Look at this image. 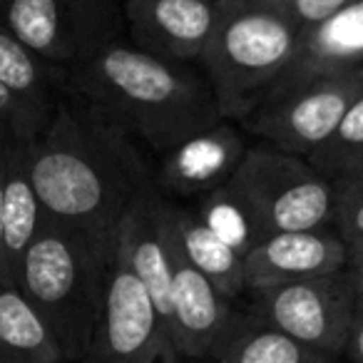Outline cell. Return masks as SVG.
<instances>
[{
    "mask_svg": "<svg viewBox=\"0 0 363 363\" xmlns=\"http://www.w3.org/2000/svg\"><path fill=\"white\" fill-rule=\"evenodd\" d=\"M28 162L45 217L105 242H117L122 219L152 184L145 147L72 92L28 145Z\"/></svg>",
    "mask_w": 363,
    "mask_h": 363,
    "instance_id": "1",
    "label": "cell"
},
{
    "mask_svg": "<svg viewBox=\"0 0 363 363\" xmlns=\"http://www.w3.org/2000/svg\"><path fill=\"white\" fill-rule=\"evenodd\" d=\"M67 92L95 105L160 157L224 120L199 65L152 55L130 40H115L67 72Z\"/></svg>",
    "mask_w": 363,
    "mask_h": 363,
    "instance_id": "2",
    "label": "cell"
},
{
    "mask_svg": "<svg viewBox=\"0 0 363 363\" xmlns=\"http://www.w3.org/2000/svg\"><path fill=\"white\" fill-rule=\"evenodd\" d=\"M115 247L48 219L23 257L16 286L52 328L67 363L90 353Z\"/></svg>",
    "mask_w": 363,
    "mask_h": 363,
    "instance_id": "3",
    "label": "cell"
},
{
    "mask_svg": "<svg viewBox=\"0 0 363 363\" xmlns=\"http://www.w3.org/2000/svg\"><path fill=\"white\" fill-rule=\"evenodd\" d=\"M301 28L284 6L219 0L217 26L199 57L224 120L242 122L296 52Z\"/></svg>",
    "mask_w": 363,
    "mask_h": 363,
    "instance_id": "4",
    "label": "cell"
},
{
    "mask_svg": "<svg viewBox=\"0 0 363 363\" xmlns=\"http://www.w3.org/2000/svg\"><path fill=\"white\" fill-rule=\"evenodd\" d=\"M229 184L264 239L333 227V179L301 155L269 145L249 147Z\"/></svg>",
    "mask_w": 363,
    "mask_h": 363,
    "instance_id": "5",
    "label": "cell"
},
{
    "mask_svg": "<svg viewBox=\"0 0 363 363\" xmlns=\"http://www.w3.org/2000/svg\"><path fill=\"white\" fill-rule=\"evenodd\" d=\"M0 23L70 72L122 40L125 0H0Z\"/></svg>",
    "mask_w": 363,
    "mask_h": 363,
    "instance_id": "6",
    "label": "cell"
},
{
    "mask_svg": "<svg viewBox=\"0 0 363 363\" xmlns=\"http://www.w3.org/2000/svg\"><path fill=\"white\" fill-rule=\"evenodd\" d=\"M361 90L363 70L316 77L264 95L239 125L264 145L308 157L333 135Z\"/></svg>",
    "mask_w": 363,
    "mask_h": 363,
    "instance_id": "7",
    "label": "cell"
},
{
    "mask_svg": "<svg viewBox=\"0 0 363 363\" xmlns=\"http://www.w3.org/2000/svg\"><path fill=\"white\" fill-rule=\"evenodd\" d=\"M169 328L145 284L115 247L105 298L85 363H174Z\"/></svg>",
    "mask_w": 363,
    "mask_h": 363,
    "instance_id": "8",
    "label": "cell"
},
{
    "mask_svg": "<svg viewBox=\"0 0 363 363\" xmlns=\"http://www.w3.org/2000/svg\"><path fill=\"white\" fill-rule=\"evenodd\" d=\"M252 294V311H257L274 328L316 351L343 356L356 313V291L346 269Z\"/></svg>",
    "mask_w": 363,
    "mask_h": 363,
    "instance_id": "9",
    "label": "cell"
},
{
    "mask_svg": "<svg viewBox=\"0 0 363 363\" xmlns=\"http://www.w3.org/2000/svg\"><path fill=\"white\" fill-rule=\"evenodd\" d=\"M247 150L242 125L219 120L164 152L152 172V184L172 202L199 199L232 179Z\"/></svg>",
    "mask_w": 363,
    "mask_h": 363,
    "instance_id": "10",
    "label": "cell"
},
{
    "mask_svg": "<svg viewBox=\"0 0 363 363\" xmlns=\"http://www.w3.org/2000/svg\"><path fill=\"white\" fill-rule=\"evenodd\" d=\"M234 298L172 247L169 336L177 358H214L232 326Z\"/></svg>",
    "mask_w": 363,
    "mask_h": 363,
    "instance_id": "11",
    "label": "cell"
},
{
    "mask_svg": "<svg viewBox=\"0 0 363 363\" xmlns=\"http://www.w3.org/2000/svg\"><path fill=\"white\" fill-rule=\"evenodd\" d=\"M217 16L219 0H125V33L140 50L197 65Z\"/></svg>",
    "mask_w": 363,
    "mask_h": 363,
    "instance_id": "12",
    "label": "cell"
},
{
    "mask_svg": "<svg viewBox=\"0 0 363 363\" xmlns=\"http://www.w3.org/2000/svg\"><path fill=\"white\" fill-rule=\"evenodd\" d=\"M348 267V247L333 227L279 232L244 254L247 291L336 274Z\"/></svg>",
    "mask_w": 363,
    "mask_h": 363,
    "instance_id": "13",
    "label": "cell"
},
{
    "mask_svg": "<svg viewBox=\"0 0 363 363\" xmlns=\"http://www.w3.org/2000/svg\"><path fill=\"white\" fill-rule=\"evenodd\" d=\"M117 252L135 277L145 284L160 316L169 328L172 296V244L164 224V197L155 184L132 204L117 229ZM172 338V336H169Z\"/></svg>",
    "mask_w": 363,
    "mask_h": 363,
    "instance_id": "14",
    "label": "cell"
},
{
    "mask_svg": "<svg viewBox=\"0 0 363 363\" xmlns=\"http://www.w3.org/2000/svg\"><path fill=\"white\" fill-rule=\"evenodd\" d=\"M353 70H363V0H351L331 18L306 28L291 62L269 92Z\"/></svg>",
    "mask_w": 363,
    "mask_h": 363,
    "instance_id": "15",
    "label": "cell"
},
{
    "mask_svg": "<svg viewBox=\"0 0 363 363\" xmlns=\"http://www.w3.org/2000/svg\"><path fill=\"white\" fill-rule=\"evenodd\" d=\"M164 224L169 244L177 254L202 272L229 298L247 291L244 284V254L209 229L192 207H182L164 197Z\"/></svg>",
    "mask_w": 363,
    "mask_h": 363,
    "instance_id": "16",
    "label": "cell"
},
{
    "mask_svg": "<svg viewBox=\"0 0 363 363\" xmlns=\"http://www.w3.org/2000/svg\"><path fill=\"white\" fill-rule=\"evenodd\" d=\"M48 217L40 204L30 177L28 145L6 150V182H3V229H6V252L11 267V281L16 284L26 252Z\"/></svg>",
    "mask_w": 363,
    "mask_h": 363,
    "instance_id": "17",
    "label": "cell"
},
{
    "mask_svg": "<svg viewBox=\"0 0 363 363\" xmlns=\"http://www.w3.org/2000/svg\"><path fill=\"white\" fill-rule=\"evenodd\" d=\"M217 363H338L341 358L316 351L267 323L257 311L237 313L219 346Z\"/></svg>",
    "mask_w": 363,
    "mask_h": 363,
    "instance_id": "18",
    "label": "cell"
},
{
    "mask_svg": "<svg viewBox=\"0 0 363 363\" xmlns=\"http://www.w3.org/2000/svg\"><path fill=\"white\" fill-rule=\"evenodd\" d=\"M0 363H67L52 328L16 284H0Z\"/></svg>",
    "mask_w": 363,
    "mask_h": 363,
    "instance_id": "19",
    "label": "cell"
},
{
    "mask_svg": "<svg viewBox=\"0 0 363 363\" xmlns=\"http://www.w3.org/2000/svg\"><path fill=\"white\" fill-rule=\"evenodd\" d=\"M0 82L48 115H52L57 102L67 95V70L43 60L3 23H0Z\"/></svg>",
    "mask_w": 363,
    "mask_h": 363,
    "instance_id": "20",
    "label": "cell"
},
{
    "mask_svg": "<svg viewBox=\"0 0 363 363\" xmlns=\"http://www.w3.org/2000/svg\"><path fill=\"white\" fill-rule=\"evenodd\" d=\"M194 202H197L192 207L194 214L242 254H247L259 242H264V234L259 232L249 209L244 207V202L239 199V194L234 192L229 182L214 189V192L194 199Z\"/></svg>",
    "mask_w": 363,
    "mask_h": 363,
    "instance_id": "21",
    "label": "cell"
},
{
    "mask_svg": "<svg viewBox=\"0 0 363 363\" xmlns=\"http://www.w3.org/2000/svg\"><path fill=\"white\" fill-rule=\"evenodd\" d=\"M326 177L363 169V90L356 95L333 135L306 157Z\"/></svg>",
    "mask_w": 363,
    "mask_h": 363,
    "instance_id": "22",
    "label": "cell"
},
{
    "mask_svg": "<svg viewBox=\"0 0 363 363\" xmlns=\"http://www.w3.org/2000/svg\"><path fill=\"white\" fill-rule=\"evenodd\" d=\"M50 115L0 82V150L30 145L45 130Z\"/></svg>",
    "mask_w": 363,
    "mask_h": 363,
    "instance_id": "23",
    "label": "cell"
},
{
    "mask_svg": "<svg viewBox=\"0 0 363 363\" xmlns=\"http://www.w3.org/2000/svg\"><path fill=\"white\" fill-rule=\"evenodd\" d=\"M333 229L346 247L363 244V169L333 177Z\"/></svg>",
    "mask_w": 363,
    "mask_h": 363,
    "instance_id": "24",
    "label": "cell"
},
{
    "mask_svg": "<svg viewBox=\"0 0 363 363\" xmlns=\"http://www.w3.org/2000/svg\"><path fill=\"white\" fill-rule=\"evenodd\" d=\"M348 3H351V0H289L284 8L291 13V18L296 21V26L301 28V33H303L306 28L331 18L333 13H338L343 6H348Z\"/></svg>",
    "mask_w": 363,
    "mask_h": 363,
    "instance_id": "25",
    "label": "cell"
},
{
    "mask_svg": "<svg viewBox=\"0 0 363 363\" xmlns=\"http://www.w3.org/2000/svg\"><path fill=\"white\" fill-rule=\"evenodd\" d=\"M343 356L351 363H363V306H358V303L351 321V331H348L346 348H343Z\"/></svg>",
    "mask_w": 363,
    "mask_h": 363,
    "instance_id": "26",
    "label": "cell"
},
{
    "mask_svg": "<svg viewBox=\"0 0 363 363\" xmlns=\"http://www.w3.org/2000/svg\"><path fill=\"white\" fill-rule=\"evenodd\" d=\"M3 182H6V150H0V284H13L6 252V229H3Z\"/></svg>",
    "mask_w": 363,
    "mask_h": 363,
    "instance_id": "27",
    "label": "cell"
},
{
    "mask_svg": "<svg viewBox=\"0 0 363 363\" xmlns=\"http://www.w3.org/2000/svg\"><path fill=\"white\" fill-rule=\"evenodd\" d=\"M346 272L353 284V291H356V303L363 306V257H348Z\"/></svg>",
    "mask_w": 363,
    "mask_h": 363,
    "instance_id": "28",
    "label": "cell"
},
{
    "mask_svg": "<svg viewBox=\"0 0 363 363\" xmlns=\"http://www.w3.org/2000/svg\"><path fill=\"white\" fill-rule=\"evenodd\" d=\"M348 257H363V244H358V247H348Z\"/></svg>",
    "mask_w": 363,
    "mask_h": 363,
    "instance_id": "29",
    "label": "cell"
},
{
    "mask_svg": "<svg viewBox=\"0 0 363 363\" xmlns=\"http://www.w3.org/2000/svg\"><path fill=\"white\" fill-rule=\"evenodd\" d=\"M257 3H272V6H286L289 0H257Z\"/></svg>",
    "mask_w": 363,
    "mask_h": 363,
    "instance_id": "30",
    "label": "cell"
}]
</instances>
